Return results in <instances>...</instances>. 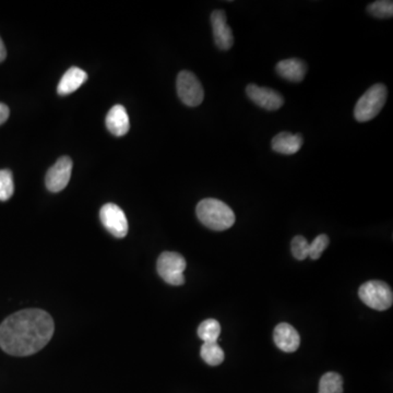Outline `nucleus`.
Instances as JSON below:
<instances>
[{
  "instance_id": "nucleus-1",
  "label": "nucleus",
  "mask_w": 393,
  "mask_h": 393,
  "mask_svg": "<svg viewBox=\"0 0 393 393\" xmlns=\"http://www.w3.org/2000/svg\"><path fill=\"white\" fill-rule=\"evenodd\" d=\"M54 329L53 318L46 311H18L0 324V348L10 355H33L51 341Z\"/></svg>"
},
{
  "instance_id": "nucleus-2",
  "label": "nucleus",
  "mask_w": 393,
  "mask_h": 393,
  "mask_svg": "<svg viewBox=\"0 0 393 393\" xmlns=\"http://www.w3.org/2000/svg\"><path fill=\"white\" fill-rule=\"evenodd\" d=\"M196 213L200 222L212 231H225L235 223V214L231 207L214 198L201 200L196 205Z\"/></svg>"
},
{
  "instance_id": "nucleus-3",
  "label": "nucleus",
  "mask_w": 393,
  "mask_h": 393,
  "mask_svg": "<svg viewBox=\"0 0 393 393\" xmlns=\"http://www.w3.org/2000/svg\"><path fill=\"white\" fill-rule=\"evenodd\" d=\"M388 90L383 83L372 85V88L359 98L354 109V117L357 122H366L374 120L385 106Z\"/></svg>"
},
{
  "instance_id": "nucleus-4",
  "label": "nucleus",
  "mask_w": 393,
  "mask_h": 393,
  "mask_svg": "<svg viewBox=\"0 0 393 393\" xmlns=\"http://www.w3.org/2000/svg\"><path fill=\"white\" fill-rule=\"evenodd\" d=\"M359 296L365 305L374 311H387L393 303L392 290L383 281L366 282L359 287Z\"/></svg>"
},
{
  "instance_id": "nucleus-5",
  "label": "nucleus",
  "mask_w": 393,
  "mask_h": 393,
  "mask_svg": "<svg viewBox=\"0 0 393 393\" xmlns=\"http://www.w3.org/2000/svg\"><path fill=\"white\" fill-rule=\"evenodd\" d=\"M187 263L185 258L173 251H165L157 259V273L170 285H183L185 283L183 271Z\"/></svg>"
},
{
  "instance_id": "nucleus-6",
  "label": "nucleus",
  "mask_w": 393,
  "mask_h": 393,
  "mask_svg": "<svg viewBox=\"0 0 393 393\" xmlns=\"http://www.w3.org/2000/svg\"><path fill=\"white\" fill-rule=\"evenodd\" d=\"M178 98L185 105L190 107L199 106L205 98V92L199 79L192 72H179L176 81Z\"/></svg>"
},
{
  "instance_id": "nucleus-7",
  "label": "nucleus",
  "mask_w": 393,
  "mask_h": 393,
  "mask_svg": "<svg viewBox=\"0 0 393 393\" xmlns=\"http://www.w3.org/2000/svg\"><path fill=\"white\" fill-rule=\"evenodd\" d=\"M102 224L117 238H124L128 233V221L124 211L114 203H107L100 211Z\"/></svg>"
},
{
  "instance_id": "nucleus-8",
  "label": "nucleus",
  "mask_w": 393,
  "mask_h": 393,
  "mask_svg": "<svg viewBox=\"0 0 393 393\" xmlns=\"http://www.w3.org/2000/svg\"><path fill=\"white\" fill-rule=\"evenodd\" d=\"M71 172L72 161L69 157H61L57 159L46 174L45 183L48 190L52 192L64 190L69 183Z\"/></svg>"
},
{
  "instance_id": "nucleus-9",
  "label": "nucleus",
  "mask_w": 393,
  "mask_h": 393,
  "mask_svg": "<svg viewBox=\"0 0 393 393\" xmlns=\"http://www.w3.org/2000/svg\"><path fill=\"white\" fill-rule=\"evenodd\" d=\"M246 93L256 105L267 111H278L284 104V98L278 91L263 88L254 83L246 88Z\"/></svg>"
},
{
  "instance_id": "nucleus-10",
  "label": "nucleus",
  "mask_w": 393,
  "mask_h": 393,
  "mask_svg": "<svg viewBox=\"0 0 393 393\" xmlns=\"http://www.w3.org/2000/svg\"><path fill=\"white\" fill-rule=\"evenodd\" d=\"M211 25H212L213 38L222 51H227L234 44L233 31L227 24L226 14L223 10H214L211 14Z\"/></svg>"
},
{
  "instance_id": "nucleus-11",
  "label": "nucleus",
  "mask_w": 393,
  "mask_h": 393,
  "mask_svg": "<svg viewBox=\"0 0 393 393\" xmlns=\"http://www.w3.org/2000/svg\"><path fill=\"white\" fill-rule=\"evenodd\" d=\"M273 340L276 346L285 353L297 351L300 346V333L287 322H282L276 326L273 333Z\"/></svg>"
},
{
  "instance_id": "nucleus-12",
  "label": "nucleus",
  "mask_w": 393,
  "mask_h": 393,
  "mask_svg": "<svg viewBox=\"0 0 393 393\" xmlns=\"http://www.w3.org/2000/svg\"><path fill=\"white\" fill-rule=\"evenodd\" d=\"M276 72L280 77L290 81V82H300L305 78L307 72V65L300 58L284 59L278 63L276 67Z\"/></svg>"
},
{
  "instance_id": "nucleus-13",
  "label": "nucleus",
  "mask_w": 393,
  "mask_h": 393,
  "mask_svg": "<svg viewBox=\"0 0 393 393\" xmlns=\"http://www.w3.org/2000/svg\"><path fill=\"white\" fill-rule=\"evenodd\" d=\"M106 127L114 136H125L131 128V122L127 111L122 105H115L106 116Z\"/></svg>"
},
{
  "instance_id": "nucleus-14",
  "label": "nucleus",
  "mask_w": 393,
  "mask_h": 393,
  "mask_svg": "<svg viewBox=\"0 0 393 393\" xmlns=\"http://www.w3.org/2000/svg\"><path fill=\"white\" fill-rule=\"evenodd\" d=\"M303 137L300 133H280L272 139V150L280 155H292L303 146Z\"/></svg>"
},
{
  "instance_id": "nucleus-15",
  "label": "nucleus",
  "mask_w": 393,
  "mask_h": 393,
  "mask_svg": "<svg viewBox=\"0 0 393 393\" xmlns=\"http://www.w3.org/2000/svg\"><path fill=\"white\" fill-rule=\"evenodd\" d=\"M88 80V75L85 70L80 69L78 67H71L68 71L61 77L57 87V92L60 96L71 94Z\"/></svg>"
},
{
  "instance_id": "nucleus-16",
  "label": "nucleus",
  "mask_w": 393,
  "mask_h": 393,
  "mask_svg": "<svg viewBox=\"0 0 393 393\" xmlns=\"http://www.w3.org/2000/svg\"><path fill=\"white\" fill-rule=\"evenodd\" d=\"M200 355L210 366H218L225 359L223 350L218 346V342L203 343L200 350Z\"/></svg>"
},
{
  "instance_id": "nucleus-17",
  "label": "nucleus",
  "mask_w": 393,
  "mask_h": 393,
  "mask_svg": "<svg viewBox=\"0 0 393 393\" xmlns=\"http://www.w3.org/2000/svg\"><path fill=\"white\" fill-rule=\"evenodd\" d=\"M318 393H343V378L337 372H326L319 383Z\"/></svg>"
},
{
  "instance_id": "nucleus-18",
  "label": "nucleus",
  "mask_w": 393,
  "mask_h": 393,
  "mask_svg": "<svg viewBox=\"0 0 393 393\" xmlns=\"http://www.w3.org/2000/svg\"><path fill=\"white\" fill-rule=\"evenodd\" d=\"M221 324L216 319H207L198 328V335L205 343L218 342Z\"/></svg>"
},
{
  "instance_id": "nucleus-19",
  "label": "nucleus",
  "mask_w": 393,
  "mask_h": 393,
  "mask_svg": "<svg viewBox=\"0 0 393 393\" xmlns=\"http://www.w3.org/2000/svg\"><path fill=\"white\" fill-rule=\"evenodd\" d=\"M367 11L378 19H388L393 16V3L390 0H378L368 5Z\"/></svg>"
},
{
  "instance_id": "nucleus-20",
  "label": "nucleus",
  "mask_w": 393,
  "mask_h": 393,
  "mask_svg": "<svg viewBox=\"0 0 393 393\" xmlns=\"http://www.w3.org/2000/svg\"><path fill=\"white\" fill-rule=\"evenodd\" d=\"M14 192V178L10 170H0V201H7L10 199Z\"/></svg>"
},
{
  "instance_id": "nucleus-21",
  "label": "nucleus",
  "mask_w": 393,
  "mask_h": 393,
  "mask_svg": "<svg viewBox=\"0 0 393 393\" xmlns=\"http://www.w3.org/2000/svg\"><path fill=\"white\" fill-rule=\"evenodd\" d=\"M291 249H292V255L295 259L297 260H305L308 257L309 254V243L304 236H295L291 243Z\"/></svg>"
},
{
  "instance_id": "nucleus-22",
  "label": "nucleus",
  "mask_w": 393,
  "mask_h": 393,
  "mask_svg": "<svg viewBox=\"0 0 393 393\" xmlns=\"http://www.w3.org/2000/svg\"><path fill=\"white\" fill-rule=\"evenodd\" d=\"M329 237L326 234H320L317 236L313 242L309 244V254L308 257L313 260H317L319 258L322 257L324 250L327 249L329 246Z\"/></svg>"
},
{
  "instance_id": "nucleus-23",
  "label": "nucleus",
  "mask_w": 393,
  "mask_h": 393,
  "mask_svg": "<svg viewBox=\"0 0 393 393\" xmlns=\"http://www.w3.org/2000/svg\"><path fill=\"white\" fill-rule=\"evenodd\" d=\"M9 114H10L9 107L5 104L0 103V125H3V122L8 120Z\"/></svg>"
},
{
  "instance_id": "nucleus-24",
  "label": "nucleus",
  "mask_w": 393,
  "mask_h": 393,
  "mask_svg": "<svg viewBox=\"0 0 393 393\" xmlns=\"http://www.w3.org/2000/svg\"><path fill=\"white\" fill-rule=\"evenodd\" d=\"M5 57H7V51H5V44H3V40L0 38V63L5 60Z\"/></svg>"
}]
</instances>
